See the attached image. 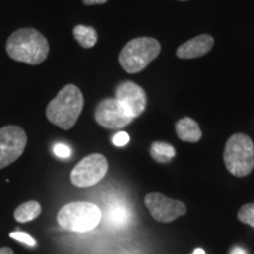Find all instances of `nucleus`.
<instances>
[{
  "mask_svg": "<svg viewBox=\"0 0 254 254\" xmlns=\"http://www.w3.org/2000/svg\"><path fill=\"white\" fill-rule=\"evenodd\" d=\"M6 52L15 62L39 65L50 53L49 41L39 31L25 27L17 30L6 41Z\"/></svg>",
  "mask_w": 254,
  "mask_h": 254,
  "instance_id": "f257e3e1",
  "label": "nucleus"
},
{
  "mask_svg": "<svg viewBox=\"0 0 254 254\" xmlns=\"http://www.w3.org/2000/svg\"><path fill=\"white\" fill-rule=\"evenodd\" d=\"M84 109V95L75 85L68 84L58 92L55 99L46 107V117L50 123L63 129H71Z\"/></svg>",
  "mask_w": 254,
  "mask_h": 254,
  "instance_id": "f03ea898",
  "label": "nucleus"
},
{
  "mask_svg": "<svg viewBox=\"0 0 254 254\" xmlns=\"http://www.w3.org/2000/svg\"><path fill=\"white\" fill-rule=\"evenodd\" d=\"M161 51L160 43L154 38H135L123 47L119 55V64L127 73L141 72L148 64L157 58Z\"/></svg>",
  "mask_w": 254,
  "mask_h": 254,
  "instance_id": "7ed1b4c3",
  "label": "nucleus"
},
{
  "mask_svg": "<svg viewBox=\"0 0 254 254\" xmlns=\"http://www.w3.org/2000/svg\"><path fill=\"white\" fill-rule=\"evenodd\" d=\"M225 166L233 176H249L254 168V144L244 133H236L228 138L224 151Z\"/></svg>",
  "mask_w": 254,
  "mask_h": 254,
  "instance_id": "20e7f679",
  "label": "nucleus"
},
{
  "mask_svg": "<svg viewBox=\"0 0 254 254\" xmlns=\"http://www.w3.org/2000/svg\"><path fill=\"white\" fill-rule=\"evenodd\" d=\"M103 218L100 208L92 202L77 201L65 205L58 213V222L67 231L85 233L94 230Z\"/></svg>",
  "mask_w": 254,
  "mask_h": 254,
  "instance_id": "39448f33",
  "label": "nucleus"
},
{
  "mask_svg": "<svg viewBox=\"0 0 254 254\" xmlns=\"http://www.w3.org/2000/svg\"><path fill=\"white\" fill-rule=\"evenodd\" d=\"M109 171V163L103 154L94 153L81 159L71 172V182L77 187L97 185Z\"/></svg>",
  "mask_w": 254,
  "mask_h": 254,
  "instance_id": "423d86ee",
  "label": "nucleus"
},
{
  "mask_svg": "<svg viewBox=\"0 0 254 254\" xmlns=\"http://www.w3.org/2000/svg\"><path fill=\"white\" fill-rule=\"evenodd\" d=\"M27 135L24 128L9 125L0 128V170L9 166L24 153Z\"/></svg>",
  "mask_w": 254,
  "mask_h": 254,
  "instance_id": "0eeeda50",
  "label": "nucleus"
},
{
  "mask_svg": "<svg viewBox=\"0 0 254 254\" xmlns=\"http://www.w3.org/2000/svg\"><path fill=\"white\" fill-rule=\"evenodd\" d=\"M144 201L152 218L163 224L177 220L186 213V206L184 202L168 198L160 193H148Z\"/></svg>",
  "mask_w": 254,
  "mask_h": 254,
  "instance_id": "6e6552de",
  "label": "nucleus"
},
{
  "mask_svg": "<svg viewBox=\"0 0 254 254\" xmlns=\"http://www.w3.org/2000/svg\"><path fill=\"white\" fill-rule=\"evenodd\" d=\"M114 95H116L114 99L119 101L124 110L133 119L141 116L146 109V105H147V97H146L144 88L131 80L120 82L116 87Z\"/></svg>",
  "mask_w": 254,
  "mask_h": 254,
  "instance_id": "1a4fd4ad",
  "label": "nucleus"
},
{
  "mask_svg": "<svg viewBox=\"0 0 254 254\" xmlns=\"http://www.w3.org/2000/svg\"><path fill=\"white\" fill-rule=\"evenodd\" d=\"M94 119L101 127L107 129L123 128L133 122L132 117L114 98H106L98 104L94 111Z\"/></svg>",
  "mask_w": 254,
  "mask_h": 254,
  "instance_id": "9d476101",
  "label": "nucleus"
},
{
  "mask_svg": "<svg viewBox=\"0 0 254 254\" xmlns=\"http://www.w3.org/2000/svg\"><path fill=\"white\" fill-rule=\"evenodd\" d=\"M214 45L213 37L209 34H201L193 39L187 40L178 47L177 56L182 59H194L205 56Z\"/></svg>",
  "mask_w": 254,
  "mask_h": 254,
  "instance_id": "9b49d317",
  "label": "nucleus"
},
{
  "mask_svg": "<svg viewBox=\"0 0 254 254\" xmlns=\"http://www.w3.org/2000/svg\"><path fill=\"white\" fill-rule=\"evenodd\" d=\"M176 132L180 140L186 142H198L202 136L199 124L192 118H183L176 124Z\"/></svg>",
  "mask_w": 254,
  "mask_h": 254,
  "instance_id": "f8f14e48",
  "label": "nucleus"
},
{
  "mask_svg": "<svg viewBox=\"0 0 254 254\" xmlns=\"http://www.w3.org/2000/svg\"><path fill=\"white\" fill-rule=\"evenodd\" d=\"M132 219V214L129 208L123 202L116 201L112 205H110L106 213V220L110 226L120 228L126 226L129 220Z\"/></svg>",
  "mask_w": 254,
  "mask_h": 254,
  "instance_id": "ddd939ff",
  "label": "nucleus"
},
{
  "mask_svg": "<svg viewBox=\"0 0 254 254\" xmlns=\"http://www.w3.org/2000/svg\"><path fill=\"white\" fill-rule=\"evenodd\" d=\"M73 37L84 49H91L98 41V33L95 28L85 25H77L73 28Z\"/></svg>",
  "mask_w": 254,
  "mask_h": 254,
  "instance_id": "4468645a",
  "label": "nucleus"
},
{
  "mask_svg": "<svg viewBox=\"0 0 254 254\" xmlns=\"http://www.w3.org/2000/svg\"><path fill=\"white\" fill-rule=\"evenodd\" d=\"M41 213V206L38 201H27L18 206L14 211V219L20 224L34 220Z\"/></svg>",
  "mask_w": 254,
  "mask_h": 254,
  "instance_id": "2eb2a0df",
  "label": "nucleus"
},
{
  "mask_svg": "<svg viewBox=\"0 0 254 254\" xmlns=\"http://www.w3.org/2000/svg\"><path fill=\"white\" fill-rule=\"evenodd\" d=\"M150 153L157 163L167 164L176 157V148L168 142L154 141L151 146Z\"/></svg>",
  "mask_w": 254,
  "mask_h": 254,
  "instance_id": "dca6fc26",
  "label": "nucleus"
},
{
  "mask_svg": "<svg viewBox=\"0 0 254 254\" xmlns=\"http://www.w3.org/2000/svg\"><path fill=\"white\" fill-rule=\"evenodd\" d=\"M238 219L244 224L254 227V204H246L238 212Z\"/></svg>",
  "mask_w": 254,
  "mask_h": 254,
  "instance_id": "f3484780",
  "label": "nucleus"
},
{
  "mask_svg": "<svg viewBox=\"0 0 254 254\" xmlns=\"http://www.w3.org/2000/svg\"><path fill=\"white\" fill-rule=\"evenodd\" d=\"M9 237L21 241V243L26 244V245H30V246L36 245V240H34L30 234L24 233V232H13V233H9Z\"/></svg>",
  "mask_w": 254,
  "mask_h": 254,
  "instance_id": "a211bd4d",
  "label": "nucleus"
},
{
  "mask_svg": "<svg viewBox=\"0 0 254 254\" xmlns=\"http://www.w3.org/2000/svg\"><path fill=\"white\" fill-rule=\"evenodd\" d=\"M129 142V135L126 132H118L116 135L113 136V144L118 147L125 146Z\"/></svg>",
  "mask_w": 254,
  "mask_h": 254,
  "instance_id": "6ab92c4d",
  "label": "nucleus"
},
{
  "mask_svg": "<svg viewBox=\"0 0 254 254\" xmlns=\"http://www.w3.org/2000/svg\"><path fill=\"white\" fill-rule=\"evenodd\" d=\"M55 153L59 158H68L71 155V150H69L68 146L64 144H57L55 146Z\"/></svg>",
  "mask_w": 254,
  "mask_h": 254,
  "instance_id": "aec40b11",
  "label": "nucleus"
},
{
  "mask_svg": "<svg viewBox=\"0 0 254 254\" xmlns=\"http://www.w3.org/2000/svg\"><path fill=\"white\" fill-rule=\"evenodd\" d=\"M107 0H82L85 5L87 6H92V5H103L106 2Z\"/></svg>",
  "mask_w": 254,
  "mask_h": 254,
  "instance_id": "412c9836",
  "label": "nucleus"
},
{
  "mask_svg": "<svg viewBox=\"0 0 254 254\" xmlns=\"http://www.w3.org/2000/svg\"><path fill=\"white\" fill-rule=\"evenodd\" d=\"M231 254H247V252L243 249V247L236 246L233 250L231 251Z\"/></svg>",
  "mask_w": 254,
  "mask_h": 254,
  "instance_id": "4be33fe9",
  "label": "nucleus"
},
{
  "mask_svg": "<svg viewBox=\"0 0 254 254\" xmlns=\"http://www.w3.org/2000/svg\"><path fill=\"white\" fill-rule=\"evenodd\" d=\"M0 254H14L13 251H12L9 247H2L0 249Z\"/></svg>",
  "mask_w": 254,
  "mask_h": 254,
  "instance_id": "5701e85b",
  "label": "nucleus"
},
{
  "mask_svg": "<svg viewBox=\"0 0 254 254\" xmlns=\"http://www.w3.org/2000/svg\"><path fill=\"white\" fill-rule=\"evenodd\" d=\"M192 254H206V253L202 249H196V250H194V252H193Z\"/></svg>",
  "mask_w": 254,
  "mask_h": 254,
  "instance_id": "b1692460",
  "label": "nucleus"
},
{
  "mask_svg": "<svg viewBox=\"0 0 254 254\" xmlns=\"http://www.w3.org/2000/svg\"><path fill=\"white\" fill-rule=\"evenodd\" d=\"M182 1H186V0H182Z\"/></svg>",
  "mask_w": 254,
  "mask_h": 254,
  "instance_id": "393cba45",
  "label": "nucleus"
}]
</instances>
